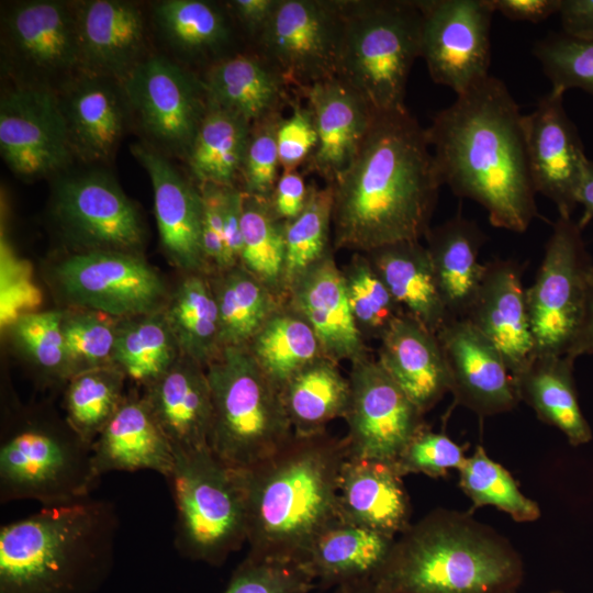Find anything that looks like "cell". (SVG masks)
<instances>
[{
	"label": "cell",
	"mask_w": 593,
	"mask_h": 593,
	"mask_svg": "<svg viewBox=\"0 0 593 593\" xmlns=\"http://www.w3.org/2000/svg\"><path fill=\"white\" fill-rule=\"evenodd\" d=\"M429 147L406 107L376 113L354 160L332 183L335 249L366 254L425 237L443 186Z\"/></svg>",
	"instance_id": "cell-1"
},
{
	"label": "cell",
	"mask_w": 593,
	"mask_h": 593,
	"mask_svg": "<svg viewBox=\"0 0 593 593\" xmlns=\"http://www.w3.org/2000/svg\"><path fill=\"white\" fill-rule=\"evenodd\" d=\"M522 118L505 83L490 75L426 128L443 184L482 205L493 226L514 233L538 215Z\"/></svg>",
	"instance_id": "cell-2"
},
{
	"label": "cell",
	"mask_w": 593,
	"mask_h": 593,
	"mask_svg": "<svg viewBox=\"0 0 593 593\" xmlns=\"http://www.w3.org/2000/svg\"><path fill=\"white\" fill-rule=\"evenodd\" d=\"M346 458L344 438L293 434L269 458L237 469L247 507V556L296 563L312 540L340 519Z\"/></svg>",
	"instance_id": "cell-3"
},
{
	"label": "cell",
	"mask_w": 593,
	"mask_h": 593,
	"mask_svg": "<svg viewBox=\"0 0 593 593\" xmlns=\"http://www.w3.org/2000/svg\"><path fill=\"white\" fill-rule=\"evenodd\" d=\"M110 501L43 506L0 528V593H96L108 580L119 532Z\"/></svg>",
	"instance_id": "cell-4"
},
{
	"label": "cell",
	"mask_w": 593,
	"mask_h": 593,
	"mask_svg": "<svg viewBox=\"0 0 593 593\" xmlns=\"http://www.w3.org/2000/svg\"><path fill=\"white\" fill-rule=\"evenodd\" d=\"M523 560L471 512L435 508L395 538L372 577L382 593H517Z\"/></svg>",
	"instance_id": "cell-5"
},
{
	"label": "cell",
	"mask_w": 593,
	"mask_h": 593,
	"mask_svg": "<svg viewBox=\"0 0 593 593\" xmlns=\"http://www.w3.org/2000/svg\"><path fill=\"white\" fill-rule=\"evenodd\" d=\"M337 78L376 113L404 108L410 71L421 57L418 1L340 0Z\"/></svg>",
	"instance_id": "cell-6"
},
{
	"label": "cell",
	"mask_w": 593,
	"mask_h": 593,
	"mask_svg": "<svg viewBox=\"0 0 593 593\" xmlns=\"http://www.w3.org/2000/svg\"><path fill=\"white\" fill-rule=\"evenodd\" d=\"M205 371L213 406L210 448L220 460L247 469L292 438L280 390L247 346L223 347Z\"/></svg>",
	"instance_id": "cell-7"
},
{
	"label": "cell",
	"mask_w": 593,
	"mask_h": 593,
	"mask_svg": "<svg viewBox=\"0 0 593 593\" xmlns=\"http://www.w3.org/2000/svg\"><path fill=\"white\" fill-rule=\"evenodd\" d=\"M176 506L174 545L192 561L221 566L247 542V507L239 471L210 447L175 452L167 479Z\"/></svg>",
	"instance_id": "cell-8"
},
{
	"label": "cell",
	"mask_w": 593,
	"mask_h": 593,
	"mask_svg": "<svg viewBox=\"0 0 593 593\" xmlns=\"http://www.w3.org/2000/svg\"><path fill=\"white\" fill-rule=\"evenodd\" d=\"M100 477L91 445L69 425L26 422L0 444V502L31 500L43 506L90 497Z\"/></svg>",
	"instance_id": "cell-9"
},
{
	"label": "cell",
	"mask_w": 593,
	"mask_h": 593,
	"mask_svg": "<svg viewBox=\"0 0 593 593\" xmlns=\"http://www.w3.org/2000/svg\"><path fill=\"white\" fill-rule=\"evenodd\" d=\"M582 228L581 222L558 217L526 289L536 355H567L581 327L593 272Z\"/></svg>",
	"instance_id": "cell-10"
},
{
	"label": "cell",
	"mask_w": 593,
	"mask_h": 593,
	"mask_svg": "<svg viewBox=\"0 0 593 593\" xmlns=\"http://www.w3.org/2000/svg\"><path fill=\"white\" fill-rule=\"evenodd\" d=\"M1 51L13 85L57 92L81 71L75 3L11 4L2 13Z\"/></svg>",
	"instance_id": "cell-11"
},
{
	"label": "cell",
	"mask_w": 593,
	"mask_h": 593,
	"mask_svg": "<svg viewBox=\"0 0 593 593\" xmlns=\"http://www.w3.org/2000/svg\"><path fill=\"white\" fill-rule=\"evenodd\" d=\"M133 124L148 146L186 159L208 109L194 74L164 55H148L122 81Z\"/></svg>",
	"instance_id": "cell-12"
},
{
	"label": "cell",
	"mask_w": 593,
	"mask_h": 593,
	"mask_svg": "<svg viewBox=\"0 0 593 593\" xmlns=\"http://www.w3.org/2000/svg\"><path fill=\"white\" fill-rule=\"evenodd\" d=\"M342 33L340 0H278L256 42L298 93L337 77Z\"/></svg>",
	"instance_id": "cell-13"
},
{
	"label": "cell",
	"mask_w": 593,
	"mask_h": 593,
	"mask_svg": "<svg viewBox=\"0 0 593 593\" xmlns=\"http://www.w3.org/2000/svg\"><path fill=\"white\" fill-rule=\"evenodd\" d=\"M53 211L66 234L83 250L138 254L144 244L137 208L101 167L68 168L56 176Z\"/></svg>",
	"instance_id": "cell-14"
},
{
	"label": "cell",
	"mask_w": 593,
	"mask_h": 593,
	"mask_svg": "<svg viewBox=\"0 0 593 593\" xmlns=\"http://www.w3.org/2000/svg\"><path fill=\"white\" fill-rule=\"evenodd\" d=\"M55 277L76 305L118 320L160 311L169 296L161 277L139 254L82 250L60 261Z\"/></svg>",
	"instance_id": "cell-15"
},
{
	"label": "cell",
	"mask_w": 593,
	"mask_h": 593,
	"mask_svg": "<svg viewBox=\"0 0 593 593\" xmlns=\"http://www.w3.org/2000/svg\"><path fill=\"white\" fill-rule=\"evenodd\" d=\"M350 398L344 419L347 458L394 462L423 428L424 414L369 356L351 362Z\"/></svg>",
	"instance_id": "cell-16"
},
{
	"label": "cell",
	"mask_w": 593,
	"mask_h": 593,
	"mask_svg": "<svg viewBox=\"0 0 593 593\" xmlns=\"http://www.w3.org/2000/svg\"><path fill=\"white\" fill-rule=\"evenodd\" d=\"M421 57L430 78L460 94L485 79L490 67L488 0H421Z\"/></svg>",
	"instance_id": "cell-17"
},
{
	"label": "cell",
	"mask_w": 593,
	"mask_h": 593,
	"mask_svg": "<svg viewBox=\"0 0 593 593\" xmlns=\"http://www.w3.org/2000/svg\"><path fill=\"white\" fill-rule=\"evenodd\" d=\"M0 152L25 180L56 177L75 161L55 91L13 85L0 100Z\"/></svg>",
	"instance_id": "cell-18"
},
{
	"label": "cell",
	"mask_w": 593,
	"mask_h": 593,
	"mask_svg": "<svg viewBox=\"0 0 593 593\" xmlns=\"http://www.w3.org/2000/svg\"><path fill=\"white\" fill-rule=\"evenodd\" d=\"M528 169L536 193L549 199L559 216L571 217L589 158L577 126L563 105V93L551 90L523 115Z\"/></svg>",
	"instance_id": "cell-19"
},
{
	"label": "cell",
	"mask_w": 593,
	"mask_h": 593,
	"mask_svg": "<svg viewBox=\"0 0 593 593\" xmlns=\"http://www.w3.org/2000/svg\"><path fill=\"white\" fill-rule=\"evenodd\" d=\"M457 405L480 417L512 411L519 399L496 347L467 320L450 318L436 333Z\"/></svg>",
	"instance_id": "cell-20"
},
{
	"label": "cell",
	"mask_w": 593,
	"mask_h": 593,
	"mask_svg": "<svg viewBox=\"0 0 593 593\" xmlns=\"http://www.w3.org/2000/svg\"><path fill=\"white\" fill-rule=\"evenodd\" d=\"M56 96L74 159L109 161L133 124L122 82L80 71Z\"/></svg>",
	"instance_id": "cell-21"
},
{
	"label": "cell",
	"mask_w": 593,
	"mask_h": 593,
	"mask_svg": "<svg viewBox=\"0 0 593 593\" xmlns=\"http://www.w3.org/2000/svg\"><path fill=\"white\" fill-rule=\"evenodd\" d=\"M131 152L149 176L165 254L184 273L210 275L202 247L203 204L199 186L147 144H133Z\"/></svg>",
	"instance_id": "cell-22"
},
{
	"label": "cell",
	"mask_w": 593,
	"mask_h": 593,
	"mask_svg": "<svg viewBox=\"0 0 593 593\" xmlns=\"http://www.w3.org/2000/svg\"><path fill=\"white\" fill-rule=\"evenodd\" d=\"M463 320L496 347L513 378L536 355L522 268L514 260L484 264L481 282Z\"/></svg>",
	"instance_id": "cell-23"
},
{
	"label": "cell",
	"mask_w": 593,
	"mask_h": 593,
	"mask_svg": "<svg viewBox=\"0 0 593 593\" xmlns=\"http://www.w3.org/2000/svg\"><path fill=\"white\" fill-rule=\"evenodd\" d=\"M298 94L305 98L317 133V144L304 170L332 184L354 160L376 112L337 77L316 82Z\"/></svg>",
	"instance_id": "cell-24"
},
{
	"label": "cell",
	"mask_w": 593,
	"mask_h": 593,
	"mask_svg": "<svg viewBox=\"0 0 593 593\" xmlns=\"http://www.w3.org/2000/svg\"><path fill=\"white\" fill-rule=\"evenodd\" d=\"M286 304L310 324L326 358L351 363L368 356L333 250L291 286Z\"/></svg>",
	"instance_id": "cell-25"
},
{
	"label": "cell",
	"mask_w": 593,
	"mask_h": 593,
	"mask_svg": "<svg viewBox=\"0 0 593 593\" xmlns=\"http://www.w3.org/2000/svg\"><path fill=\"white\" fill-rule=\"evenodd\" d=\"M81 71L122 81L148 54L145 20L135 3L75 2Z\"/></svg>",
	"instance_id": "cell-26"
},
{
	"label": "cell",
	"mask_w": 593,
	"mask_h": 593,
	"mask_svg": "<svg viewBox=\"0 0 593 593\" xmlns=\"http://www.w3.org/2000/svg\"><path fill=\"white\" fill-rule=\"evenodd\" d=\"M143 398L174 452L210 447L213 406L204 367L181 355Z\"/></svg>",
	"instance_id": "cell-27"
},
{
	"label": "cell",
	"mask_w": 593,
	"mask_h": 593,
	"mask_svg": "<svg viewBox=\"0 0 593 593\" xmlns=\"http://www.w3.org/2000/svg\"><path fill=\"white\" fill-rule=\"evenodd\" d=\"M377 360L423 414L449 392V373L436 334L406 313L380 338Z\"/></svg>",
	"instance_id": "cell-28"
},
{
	"label": "cell",
	"mask_w": 593,
	"mask_h": 593,
	"mask_svg": "<svg viewBox=\"0 0 593 593\" xmlns=\"http://www.w3.org/2000/svg\"><path fill=\"white\" fill-rule=\"evenodd\" d=\"M394 462L346 458L339 479L340 518L395 537L410 525L412 506Z\"/></svg>",
	"instance_id": "cell-29"
},
{
	"label": "cell",
	"mask_w": 593,
	"mask_h": 593,
	"mask_svg": "<svg viewBox=\"0 0 593 593\" xmlns=\"http://www.w3.org/2000/svg\"><path fill=\"white\" fill-rule=\"evenodd\" d=\"M91 449L99 477L112 471L152 470L168 479L175 465L171 444L144 398L135 394L125 395Z\"/></svg>",
	"instance_id": "cell-30"
},
{
	"label": "cell",
	"mask_w": 593,
	"mask_h": 593,
	"mask_svg": "<svg viewBox=\"0 0 593 593\" xmlns=\"http://www.w3.org/2000/svg\"><path fill=\"white\" fill-rule=\"evenodd\" d=\"M208 98L250 124L281 113L294 100L282 75L260 54H233L215 59L202 77Z\"/></svg>",
	"instance_id": "cell-31"
},
{
	"label": "cell",
	"mask_w": 593,
	"mask_h": 593,
	"mask_svg": "<svg viewBox=\"0 0 593 593\" xmlns=\"http://www.w3.org/2000/svg\"><path fill=\"white\" fill-rule=\"evenodd\" d=\"M395 537L342 518L322 530L296 563L324 589L372 578L382 567Z\"/></svg>",
	"instance_id": "cell-32"
},
{
	"label": "cell",
	"mask_w": 593,
	"mask_h": 593,
	"mask_svg": "<svg viewBox=\"0 0 593 593\" xmlns=\"http://www.w3.org/2000/svg\"><path fill=\"white\" fill-rule=\"evenodd\" d=\"M437 286L449 318H465L481 282L479 253L485 235L472 221L456 214L425 235Z\"/></svg>",
	"instance_id": "cell-33"
},
{
	"label": "cell",
	"mask_w": 593,
	"mask_h": 593,
	"mask_svg": "<svg viewBox=\"0 0 593 593\" xmlns=\"http://www.w3.org/2000/svg\"><path fill=\"white\" fill-rule=\"evenodd\" d=\"M574 361L567 355H535L513 379L519 402L528 404L541 422L558 428L577 447L591 441L593 434L580 407Z\"/></svg>",
	"instance_id": "cell-34"
},
{
	"label": "cell",
	"mask_w": 593,
	"mask_h": 593,
	"mask_svg": "<svg viewBox=\"0 0 593 593\" xmlns=\"http://www.w3.org/2000/svg\"><path fill=\"white\" fill-rule=\"evenodd\" d=\"M366 256L406 314L435 334L450 320L429 254L419 240L385 245L366 253Z\"/></svg>",
	"instance_id": "cell-35"
},
{
	"label": "cell",
	"mask_w": 593,
	"mask_h": 593,
	"mask_svg": "<svg viewBox=\"0 0 593 593\" xmlns=\"http://www.w3.org/2000/svg\"><path fill=\"white\" fill-rule=\"evenodd\" d=\"M280 393L294 435L309 436L326 432L331 421L345 417L350 383L338 362L323 356L294 374Z\"/></svg>",
	"instance_id": "cell-36"
},
{
	"label": "cell",
	"mask_w": 593,
	"mask_h": 593,
	"mask_svg": "<svg viewBox=\"0 0 593 593\" xmlns=\"http://www.w3.org/2000/svg\"><path fill=\"white\" fill-rule=\"evenodd\" d=\"M164 313L181 355L206 368L221 353L220 318L210 275L184 273Z\"/></svg>",
	"instance_id": "cell-37"
},
{
	"label": "cell",
	"mask_w": 593,
	"mask_h": 593,
	"mask_svg": "<svg viewBox=\"0 0 593 593\" xmlns=\"http://www.w3.org/2000/svg\"><path fill=\"white\" fill-rule=\"evenodd\" d=\"M250 123L209 99L208 109L184 159L197 184L236 187Z\"/></svg>",
	"instance_id": "cell-38"
},
{
	"label": "cell",
	"mask_w": 593,
	"mask_h": 593,
	"mask_svg": "<svg viewBox=\"0 0 593 593\" xmlns=\"http://www.w3.org/2000/svg\"><path fill=\"white\" fill-rule=\"evenodd\" d=\"M219 309L221 346H247L286 302L242 266L210 275Z\"/></svg>",
	"instance_id": "cell-39"
},
{
	"label": "cell",
	"mask_w": 593,
	"mask_h": 593,
	"mask_svg": "<svg viewBox=\"0 0 593 593\" xmlns=\"http://www.w3.org/2000/svg\"><path fill=\"white\" fill-rule=\"evenodd\" d=\"M181 356L164 309L119 320L112 365L145 388L163 377Z\"/></svg>",
	"instance_id": "cell-40"
},
{
	"label": "cell",
	"mask_w": 593,
	"mask_h": 593,
	"mask_svg": "<svg viewBox=\"0 0 593 593\" xmlns=\"http://www.w3.org/2000/svg\"><path fill=\"white\" fill-rule=\"evenodd\" d=\"M247 347L279 390L305 366L324 356L310 324L287 304L266 322Z\"/></svg>",
	"instance_id": "cell-41"
},
{
	"label": "cell",
	"mask_w": 593,
	"mask_h": 593,
	"mask_svg": "<svg viewBox=\"0 0 593 593\" xmlns=\"http://www.w3.org/2000/svg\"><path fill=\"white\" fill-rule=\"evenodd\" d=\"M153 15L167 44L188 58L216 55L231 41L226 15L209 1H160L155 4Z\"/></svg>",
	"instance_id": "cell-42"
},
{
	"label": "cell",
	"mask_w": 593,
	"mask_h": 593,
	"mask_svg": "<svg viewBox=\"0 0 593 593\" xmlns=\"http://www.w3.org/2000/svg\"><path fill=\"white\" fill-rule=\"evenodd\" d=\"M334 191L332 184L321 188L309 183V197L303 211L284 223L286 258L282 277V298L291 286L311 267L333 250Z\"/></svg>",
	"instance_id": "cell-43"
},
{
	"label": "cell",
	"mask_w": 593,
	"mask_h": 593,
	"mask_svg": "<svg viewBox=\"0 0 593 593\" xmlns=\"http://www.w3.org/2000/svg\"><path fill=\"white\" fill-rule=\"evenodd\" d=\"M242 235L239 266L283 300L284 223L276 217L268 199L243 192Z\"/></svg>",
	"instance_id": "cell-44"
},
{
	"label": "cell",
	"mask_w": 593,
	"mask_h": 593,
	"mask_svg": "<svg viewBox=\"0 0 593 593\" xmlns=\"http://www.w3.org/2000/svg\"><path fill=\"white\" fill-rule=\"evenodd\" d=\"M124 377L116 367L109 366L80 372L67 381L66 419L91 446L125 398Z\"/></svg>",
	"instance_id": "cell-45"
},
{
	"label": "cell",
	"mask_w": 593,
	"mask_h": 593,
	"mask_svg": "<svg viewBox=\"0 0 593 593\" xmlns=\"http://www.w3.org/2000/svg\"><path fill=\"white\" fill-rule=\"evenodd\" d=\"M459 470V485L471 500V511L492 505L516 522H534L540 516L538 504L525 496L511 473L491 459L482 446L466 457Z\"/></svg>",
	"instance_id": "cell-46"
},
{
	"label": "cell",
	"mask_w": 593,
	"mask_h": 593,
	"mask_svg": "<svg viewBox=\"0 0 593 593\" xmlns=\"http://www.w3.org/2000/svg\"><path fill=\"white\" fill-rule=\"evenodd\" d=\"M355 323L367 338L379 339L403 313L389 289L362 253H355L342 269Z\"/></svg>",
	"instance_id": "cell-47"
},
{
	"label": "cell",
	"mask_w": 593,
	"mask_h": 593,
	"mask_svg": "<svg viewBox=\"0 0 593 593\" xmlns=\"http://www.w3.org/2000/svg\"><path fill=\"white\" fill-rule=\"evenodd\" d=\"M115 320L81 307L64 313L65 380L83 371L113 366L119 323H114Z\"/></svg>",
	"instance_id": "cell-48"
},
{
	"label": "cell",
	"mask_w": 593,
	"mask_h": 593,
	"mask_svg": "<svg viewBox=\"0 0 593 593\" xmlns=\"http://www.w3.org/2000/svg\"><path fill=\"white\" fill-rule=\"evenodd\" d=\"M534 55L551 82V90L563 93L579 88L593 94V40L549 34L536 42Z\"/></svg>",
	"instance_id": "cell-49"
},
{
	"label": "cell",
	"mask_w": 593,
	"mask_h": 593,
	"mask_svg": "<svg viewBox=\"0 0 593 593\" xmlns=\"http://www.w3.org/2000/svg\"><path fill=\"white\" fill-rule=\"evenodd\" d=\"M282 119L276 113L250 125L239 177L243 192L270 199L280 176L277 131Z\"/></svg>",
	"instance_id": "cell-50"
},
{
	"label": "cell",
	"mask_w": 593,
	"mask_h": 593,
	"mask_svg": "<svg viewBox=\"0 0 593 593\" xmlns=\"http://www.w3.org/2000/svg\"><path fill=\"white\" fill-rule=\"evenodd\" d=\"M64 311L52 310L22 314L13 324L19 346L43 370L65 380Z\"/></svg>",
	"instance_id": "cell-51"
},
{
	"label": "cell",
	"mask_w": 593,
	"mask_h": 593,
	"mask_svg": "<svg viewBox=\"0 0 593 593\" xmlns=\"http://www.w3.org/2000/svg\"><path fill=\"white\" fill-rule=\"evenodd\" d=\"M315 584L298 563L246 556L223 593H309Z\"/></svg>",
	"instance_id": "cell-52"
},
{
	"label": "cell",
	"mask_w": 593,
	"mask_h": 593,
	"mask_svg": "<svg viewBox=\"0 0 593 593\" xmlns=\"http://www.w3.org/2000/svg\"><path fill=\"white\" fill-rule=\"evenodd\" d=\"M466 459L465 448L447 435L423 427L394 461L402 477L415 473L432 478L445 477L459 469Z\"/></svg>",
	"instance_id": "cell-53"
},
{
	"label": "cell",
	"mask_w": 593,
	"mask_h": 593,
	"mask_svg": "<svg viewBox=\"0 0 593 593\" xmlns=\"http://www.w3.org/2000/svg\"><path fill=\"white\" fill-rule=\"evenodd\" d=\"M290 107L291 114L281 120L277 131L282 171L296 170L304 165L317 144L314 120L307 105L294 99Z\"/></svg>",
	"instance_id": "cell-54"
},
{
	"label": "cell",
	"mask_w": 593,
	"mask_h": 593,
	"mask_svg": "<svg viewBox=\"0 0 593 593\" xmlns=\"http://www.w3.org/2000/svg\"><path fill=\"white\" fill-rule=\"evenodd\" d=\"M203 220L202 247L210 275L225 269L224 256V193L225 186L201 183Z\"/></svg>",
	"instance_id": "cell-55"
},
{
	"label": "cell",
	"mask_w": 593,
	"mask_h": 593,
	"mask_svg": "<svg viewBox=\"0 0 593 593\" xmlns=\"http://www.w3.org/2000/svg\"><path fill=\"white\" fill-rule=\"evenodd\" d=\"M309 197V184L298 170L282 171L269 199L276 217L283 223L294 220L303 211Z\"/></svg>",
	"instance_id": "cell-56"
},
{
	"label": "cell",
	"mask_w": 593,
	"mask_h": 593,
	"mask_svg": "<svg viewBox=\"0 0 593 593\" xmlns=\"http://www.w3.org/2000/svg\"><path fill=\"white\" fill-rule=\"evenodd\" d=\"M242 208L240 188L226 187L223 204L225 269L239 265L243 248Z\"/></svg>",
	"instance_id": "cell-57"
},
{
	"label": "cell",
	"mask_w": 593,
	"mask_h": 593,
	"mask_svg": "<svg viewBox=\"0 0 593 593\" xmlns=\"http://www.w3.org/2000/svg\"><path fill=\"white\" fill-rule=\"evenodd\" d=\"M495 12L513 21L539 23L559 13L562 0H488Z\"/></svg>",
	"instance_id": "cell-58"
},
{
	"label": "cell",
	"mask_w": 593,
	"mask_h": 593,
	"mask_svg": "<svg viewBox=\"0 0 593 593\" xmlns=\"http://www.w3.org/2000/svg\"><path fill=\"white\" fill-rule=\"evenodd\" d=\"M559 14L564 34L593 40V0H562Z\"/></svg>",
	"instance_id": "cell-59"
},
{
	"label": "cell",
	"mask_w": 593,
	"mask_h": 593,
	"mask_svg": "<svg viewBox=\"0 0 593 593\" xmlns=\"http://www.w3.org/2000/svg\"><path fill=\"white\" fill-rule=\"evenodd\" d=\"M227 3L240 25L256 40L271 16L278 0H233Z\"/></svg>",
	"instance_id": "cell-60"
},
{
	"label": "cell",
	"mask_w": 593,
	"mask_h": 593,
	"mask_svg": "<svg viewBox=\"0 0 593 593\" xmlns=\"http://www.w3.org/2000/svg\"><path fill=\"white\" fill-rule=\"evenodd\" d=\"M584 355H593V272L588 291L584 316L578 335L567 356L575 360Z\"/></svg>",
	"instance_id": "cell-61"
},
{
	"label": "cell",
	"mask_w": 593,
	"mask_h": 593,
	"mask_svg": "<svg viewBox=\"0 0 593 593\" xmlns=\"http://www.w3.org/2000/svg\"><path fill=\"white\" fill-rule=\"evenodd\" d=\"M577 203L584 209V215L580 221L584 226L593 217V161L590 159L586 163L578 188Z\"/></svg>",
	"instance_id": "cell-62"
},
{
	"label": "cell",
	"mask_w": 593,
	"mask_h": 593,
	"mask_svg": "<svg viewBox=\"0 0 593 593\" xmlns=\"http://www.w3.org/2000/svg\"><path fill=\"white\" fill-rule=\"evenodd\" d=\"M333 593H382L372 578L356 580L335 586Z\"/></svg>",
	"instance_id": "cell-63"
},
{
	"label": "cell",
	"mask_w": 593,
	"mask_h": 593,
	"mask_svg": "<svg viewBox=\"0 0 593 593\" xmlns=\"http://www.w3.org/2000/svg\"><path fill=\"white\" fill-rule=\"evenodd\" d=\"M547 593H566V592H563L561 590H555V591H550V592H547Z\"/></svg>",
	"instance_id": "cell-64"
}]
</instances>
